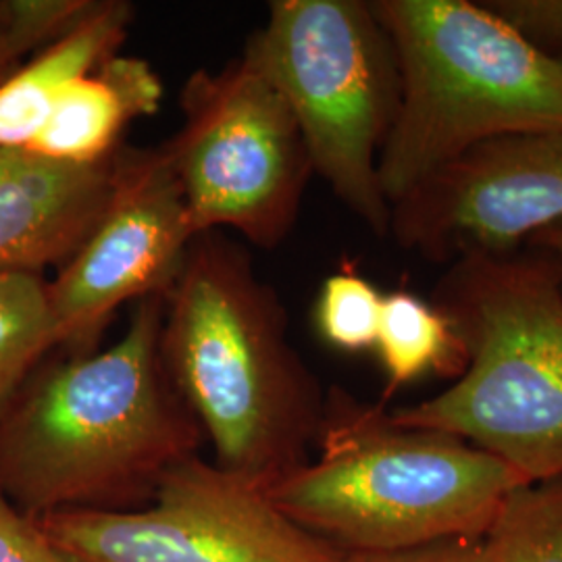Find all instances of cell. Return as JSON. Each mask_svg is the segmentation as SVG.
Masks as SVG:
<instances>
[{
  "label": "cell",
  "instance_id": "obj_1",
  "mask_svg": "<svg viewBox=\"0 0 562 562\" xmlns=\"http://www.w3.org/2000/svg\"><path fill=\"white\" fill-rule=\"evenodd\" d=\"M165 296L136 302L106 348L55 350L2 413L0 496L25 515L138 510L199 454L201 427L162 364Z\"/></svg>",
  "mask_w": 562,
  "mask_h": 562
},
{
  "label": "cell",
  "instance_id": "obj_2",
  "mask_svg": "<svg viewBox=\"0 0 562 562\" xmlns=\"http://www.w3.org/2000/svg\"><path fill=\"white\" fill-rule=\"evenodd\" d=\"M161 357L217 467L267 487L311 459L327 392L288 338L278 292L223 232L188 248L165 296Z\"/></svg>",
  "mask_w": 562,
  "mask_h": 562
},
{
  "label": "cell",
  "instance_id": "obj_3",
  "mask_svg": "<svg viewBox=\"0 0 562 562\" xmlns=\"http://www.w3.org/2000/svg\"><path fill=\"white\" fill-rule=\"evenodd\" d=\"M315 454L265 490L281 513L340 552H394L483 538L522 480L450 434L396 422L340 387L325 396Z\"/></svg>",
  "mask_w": 562,
  "mask_h": 562
},
{
  "label": "cell",
  "instance_id": "obj_4",
  "mask_svg": "<svg viewBox=\"0 0 562 562\" xmlns=\"http://www.w3.org/2000/svg\"><path fill=\"white\" fill-rule=\"evenodd\" d=\"M434 304L467 352L461 378L390 408L408 427L450 434L525 483L562 477V273L536 246L446 265Z\"/></svg>",
  "mask_w": 562,
  "mask_h": 562
},
{
  "label": "cell",
  "instance_id": "obj_5",
  "mask_svg": "<svg viewBox=\"0 0 562 562\" xmlns=\"http://www.w3.org/2000/svg\"><path fill=\"white\" fill-rule=\"evenodd\" d=\"M371 7L401 78L378 169L390 206L483 142L562 127L561 63L485 2Z\"/></svg>",
  "mask_w": 562,
  "mask_h": 562
},
{
  "label": "cell",
  "instance_id": "obj_6",
  "mask_svg": "<svg viewBox=\"0 0 562 562\" xmlns=\"http://www.w3.org/2000/svg\"><path fill=\"white\" fill-rule=\"evenodd\" d=\"M299 125L313 176L375 236L390 234L380 155L398 109V65L364 0H276L244 46Z\"/></svg>",
  "mask_w": 562,
  "mask_h": 562
},
{
  "label": "cell",
  "instance_id": "obj_7",
  "mask_svg": "<svg viewBox=\"0 0 562 562\" xmlns=\"http://www.w3.org/2000/svg\"><path fill=\"white\" fill-rule=\"evenodd\" d=\"M180 106L181 127L161 148L194 234L234 229L259 248L280 246L313 167L278 88L241 50L220 69L190 74Z\"/></svg>",
  "mask_w": 562,
  "mask_h": 562
},
{
  "label": "cell",
  "instance_id": "obj_8",
  "mask_svg": "<svg viewBox=\"0 0 562 562\" xmlns=\"http://www.w3.org/2000/svg\"><path fill=\"white\" fill-rule=\"evenodd\" d=\"M38 521L80 562H338L341 557L288 519L265 485L201 454L171 469L138 510L55 513Z\"/></svg>",
  "mask_w": 562,
  "mask_h": 562
},
{
  "label": "cell",
  "instance_id": "obj_9",
  "mask_svg": "<svg viewBox=\"0 0 562 562\" xmlns=\"http://www.w3.org/2000/svg\"><path fill=\"white\" fill-rule=\"evenodd\" d=\"M196 238L161 146H121L101 220L48 280L60 352L99 348L123 304L167 294Z\"/></svg>",
  "mask_w": 562,
  "mask_h": 562
},
{
  "label": "cell",
  "instance_id": "obj_10",
  "mask_svg": "<svg viewBox=\"0 0 562 562\" xmlns=\"http://www.w3.org/2000/svg\"><path fill=\"white\" fill-rule=\"evenodd\" d=\"M562 223V127L483 142L390 206L394 241L436 265L517 250Z\"/></svg>",
  "mask_w": 562,
  "mask_h": 562
},
{
  "label": "cell",
  "instance_id": "obj_11",
  "mask_svg": "<svg viewBox=\"0 0 562 562\" xmlns=\"http://www.w3.org/2000/svg\"><path fill=\"white\" fill-rule=\"evenodd\" d=\"M113 157L78 167L0 150V271L46 278L78 252L109 201Z\"/></svg>",
  "mask_w": 562,
  "mask_h": 562
},
{
  "label": "cell",
  "instance_id": "obj_12",
  "mask_svg": "<svg viewBox=\"0 0 562 562\" xmlns=\"http://www.w3.org/2000/svg\"><path fill=\"white\" fill-rule=\"evenodd\" d=\"M162 94L161 78L148 60L117 53L67 88L25 150L63 165L106 162L134 121L161 109Z\"/></svg>",
  "mask_w": 562,
  "mask_h": 562
},
{
  "label": "cell",
  "instance_id": "obj_13",
  "mask_svg": "<svg viewBox=\"0 0 562 562\" xmlns=\"http://www.w3.org/2000/svg\"><path fill=\"white\" fill-rule=\"evenodd\" d=\"M134 7L90 0L86 11L0 81V150H25L74 81L121 53Z\"/></svg>",
  "mask_w": 562,
  "mask_h": 562
},
{
  "label": "cell",
  "instance_id": "obj_14",
  "mask_svg": "<svg viewBox=\"0 0 562 562\" xmlns=\"http://www.w3.org/2000/svg\"><path fill=\"white\" fill-rule=\"evenodd\" d=\"M385 375L383 402L425 375L459 380L467 352L452 322L434 302L408 290L383 294L382 317L373 348Z\"/></svg>",
  "mask_w": 562,
  "mask_h": 562
},
{
  "label": "cell",
  "instance_id": "obj_15",
  "mask_svg": "<svg viewBox=\"0 0 562 562\" xmlns=\"http://www.w3.org/2000/svg\"><path fill=\"white\" fill-rule=\"evenodd\" d=\"M59 350L48 278L0 271V417L21 385Z\"/></svg>",
  "mask_w": 562,
  "mask_h": 562
},
{
  "label": "cell",
  "instance_id": "obj_16",
  "mask_svg": "<svg viewBox=\"0 0 562 562\" xmlns=\"http://www.w3.org/2000/svg\"><path fill=\"white\" fill-rule=\"evenodd\" d=\"M482 542L490 562H562V477L515 487Z\"/></svg>",
  "mask_w": 562,
  "mask_h": 562
},
{
  "label": "cell",
  "instance_id": "obj_17",
  "mask_svg": "<svg viewBox=\"0 0 562 562\" xmlns=\"http://www.w3.org/2000/svg\"><path fill=\"white\" fill-rule=\"evenodd\" d=\"M383 294L344 262L336 273L325 278L315 302V327L322 340L348 355L373 350L382 317Z\"/></svg>",
  "mask_w": 562,
  "mask_h": 562
},
{
  "label": "cell",
  "instance_id": "obj_18",
  "mask_svg": "<svg viewBox=\"0 0 562 562\" xmlns=\"http://www.w3.org/2000/svg\"><path fill=\"white\" fill-rule=\"evenodd\" d=\"M90 0H0V81L86 11Z\"/></svg>",
  "mask_w": 562,
  "mask_h": 562
},
{
  "label": "cell",
  "instance_id": "obj_19",
  "mask_svg": "<svg viewBox=\"0 0 562 562\" xmlns=\"http://www.w3.org/2000/svg\"><path fill=\"white\" fill-rule=\"evenodd\" d=\"M0 562H80L55 542L36 517L0 496Z\"/></svg>",
  "mask_w": 562,
  "mask_h": 562
},
{
  "label": "cell",
  "instance_id": "obj_20",
  "mask_svg": "<svg viewBox=\"0 0 562 562\" xmlns=\"http://www.w3.org/2000/svg\"><path fill=\"white\" fill-rule=\"evenodd\" d=\"M550 55L562 53V0H485Z\"/></svg>",
  "mask_w": 562,
  "mask_h": 562
},
{
  "label": "cell",
  "instance_id": "obj_21",
  "mask_svg": "<svg viewBox=\"0 0 562 562\" xmlns=\"http://www.w3.org/2000/svg\"><path fill=\"white\" fill-rule=\"evenodd\" d=\"M338 562H490L482 538L425 543L394 552H341Z\"/></svg>",
  "mask_w": 562,
  "mask_h": 562
},
{
  "label": "cell",
  "instance_id": "obj_22",
  "mask_svg": "<svg viewBox=\"0 0 562 562\" xmlns=\"http://www.w3.org/2000/svg\"><path fill=\"white\" fill-rule=\"evenodd\" d=\"M525 246H536V248H540L543 252H548L554 261L559 262L562 273V223L538 232L536 236H531L527 240Z\"/></svg>",
  "mask_w": 562,
  "mask_h": 562
},
{
  "label": "cell",
  "instance_id": "obj_23",
  "mask_svg": "<svg viewBox=\"0 0 562 562\" xmlns=\"http://www.w3.org/2000/svg\"><path fill=\"white\" fill-rule=\"evenodd\" d=\"M554 57H557V59H559V63H561V69H562V53H561V55H554Z\"/></svg>",
  "mask_w": 562,
  "mask_h": 562
}]
</instances>
